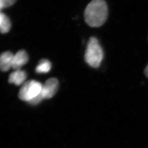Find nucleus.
Masks as SVG:
<instances>
[{"mask_svg":"<svg viewBox=\"0 0 148 148\" xmlns=\"http://www.w3.org/2000/svg\"><path fill=\"white\" fill-rule=\"evenodd\" d=\"M108 16V8L104 0H92L87 5L84 12L85 21L93 27L102 26Z\"/></svg>","mask_w":148,"mask_h":148,"instance_id":"f257e3e1","label":"nucleus"},{"mask_svg":"<svg viewBox=\"0 0 148 148\" xmlns=\"http://www.w3.org/2000/svg\"><path fill=\"white\" fill-rule=\"evenodd\" d=\"M103 57V51L98 40L95 37H90L85 52L86 62L90 66L97 68L101 65Z\"/></svg>","mask_w":148,"mask_h":148,"instance_id":"f03ea898","label":"nucleus"},{"mask_svg":"<svg viewBox=\"0 0 148 148\" xmlns=\"http://www.w3.org/2000/svg\"><path fill=\"white\" fill-rule=\"evenodd\" d=\"M42 88V85L35 80L27 81L20 90L19 98L22 101L28 102L41 93Z\"/></svg>","mask_w":148,"mask_h":148,"instance_id":"7ed1b4c3","label":"nucleus"},{"mask_svg":"<svg viewBox=\"0 0 148 148\" xmlns=\"http://www.w3.org/2000/svg\"><path fill=\"white\" fill-rule=\"evenodd\" d=\"M59 82L56 78L48 79L42 85L41 95L44 99H49L56 95L58 90Z\"/></svg>","mask_w":148,"mask_h":148,"instance_id":"20e7f679","label":"nucleus"},{"mask_svg":"<svg viewBox=\"0 0 148 148\" xmlns=\"http://www.w3.org/2000/svg\"><path fill=\"white\" fill-rule=\"evenodd\" d=\"M29 57L27 53L24 50H21L14 55L12 68L14 70H19L27 63Z\"/></svg>","mask_w":148,"mask_h":148,"instance_id":"39448f33","label":"nucleus"},{"mask_svg":"<svg viewBox=\"0 0 148 148\" xmlns=\"http://www.w3.org/2000/svg\"><path fill=\"white\" fill-rule=\"evenodd\" d=\"M14 55L10 52H5L0 55V70L7 71L11 69Z\"/></svg>","mask_w":148,"mask_h":148,"instance_id":"423d86ee","label":"nucleus"},{"mask_svg":"<svg viewBox=\"0 0 148 148\" xmlns=\"http://www.w3.org/2000/svg\"><path fill=\"white\" fill-rule=\"evenodd\" d=\"M27 77V74L24 71L20 69L16 70L15 71L10 74L8 81L11 84H14L17 86H19L24 84Z\"/></svg>","mask_w":148,"mask_h":148,"instance_id":"0eeeda50","label":"nucleus"},{"mask_svg":"<svg viewBox=\"0 0 148 148\" xmlns=\"http://www.w3.org/2000/svg\"><path fill=\"white\" fill-rule=\"evenodd\" d=\"M51 63L48 60L42 59L36 68V72L38 74H46L51 70Z\"/></svg>","mask_w":148,"mask_h":148,"instance_id":"6e6552de","label":"nucleus"},{"mask_svg":"<svg viewBox=\"0 0 148 148\" xmlns=\"http://www.w3.org/2000/svg\"><path fill=\"white\" fill-rule=\"evenodd\" d=\"M11 27V22L10 18L5 15L2 23L0 24V32L5 34L10 31Z\"/></svg>","mask_w":148,"mask_h":148,"instance_id":"1a4fd4ad","label":"nucleus"},{"mask_svg":"<svg viewBox=\"0 0 148 148\" xmlns=\"http://www.w3.org/2000/svg\"><path fill=\"white\" fill-rule=\"evenodd\" d=\"M43 99L42 96L41 95V93L39 95H37V97H35L34 98H33L31 101H28L27 103L30 104H31L32 106H36Z\"/></svg>","mask_w":148,"mask_h":148,"instance_id":"9d476101","label":"nucleus"},{"mask_svg":"<svg viewBox=\"0 0 148 148\" xmlns=\"http://www.w3.org/2000/svg\"><path fill=\"white\" fill-rule=\"evenodd\" d=\"M3 8H6L10 7L14 4L16 0H0Z\"/></svg>","mask_w":148,"mask_h":148,"instance_id":"9b49d317","label":"nucleus"},{"mask_svg":"<svg viewBox=\"0 0 148 148\" xmlns=\"http://www.w3.org/2000/svg\"><path fill=\"white\" fill-rule=\"evenodd\" d=\"M5 14H3V13H2L1 12V11H0V24L2 23V22L3 21V18H4V17H5Z\"/></svg>","mask_w":148,"mask_h":148,"instance_id":"f8f14e48","label":"nucleus"},{"mask_svg":"<svg viewBox=\"0 0 148 148\" xmlns=\"http://www.w3.org/2000/svg\"><path fill=\"white\" fill-rule=\"evenodd\" d=\"M144 73L145 74V75L146 76V77L148 79V64H147V65L146 66L145 68L144 69Z\"/></svg>","mask_w":148,"mask_h":148,"instance_id":"ddd939ff","label":"nucleus"},{"mask_svg":"<svg viewBox=\"0 0 148 148\" xmlns=\"http://www.w3.org/2000/svg\"><path fill=\"white\" fill-rule=\"evenodd\" d=\"M3 8H3V6L2 5V3H1V1H0V11H1Z\"/></svg>","mask_w":148,"mask_h":148,"instance_id":"4468645a","label":"nucleus"}]
</instances>
